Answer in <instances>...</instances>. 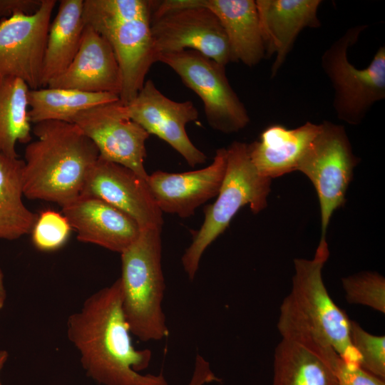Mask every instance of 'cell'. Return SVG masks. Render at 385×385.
Returning a JSON list of instances; mask_svg holds the SVG:
<instances>
[{
    "mask_svg": "<svg viewBox=\"0 0 385 385\" xmlns=\"http://www.w3.org/2000/svg\"><path fill=\"white\" fill-rule=\"evenodd\" d=\"M24 160L0 152V239L14 240L31 232L37 215L24 203Z\"/></svg>",
    "mask_w": 385,
    "mask_h": 385,
    "instance_id": "23",
    "label": "cell"
},
{
    "mask_svg": "<svg viewBox=\"0 0 385 385\" xmlns=\"http://www.w3.org/2000/svg\"><path fill=\"white\" fill-rule=\"evenodd\" d=\"M6 299L4 274L0 267V311L4 308Z\"/></svg>",
    "mask_w": 385,
    "mask_h": 385,
    "instance_id": "33",
    "label": "cell"
},
{
    "mask_svg": "<svg viewBox=\"0 0 385 385\" xmlns=\"http://www.w3.org/2000/svg\"><path fill=\"white\" fill-rule=\"evenodd\" d=\"M150 31L158 56L193 50L225 66L235 62L217 17L192 0L153 1Z\"/></svg>",
    "mask_w": 385,
    "mask_h": 385,
    "instance_id": "7",
    "label": "cell"
},
{
    "mask_svg": "<svg viewBox=\"0 0 385 385\" xmlns=\"http://www.w3.org/2000/svg\"><path fill=\"white\" fill-rule=\"evenodd\" d=\"M109 93H89L74 89L44 87L29 93L31 123L61 121L73 123L83 111L119 100Z\"/></svg>",
    "mask_w": 385,
    "mask_h": 385,
    "instance_id": "24",
    "label": "cell"
},
{
    "mask_svg": "<svg viewBox=\"0 0 385 385\" xmlns=\"http://www.w3.org/2000/svg\"><path fill=\"white\" fill-rule=\"evenodd\" d=\"M66 334L86 375L101 385H169L162 373H140L148 367L152 351L133 344L119 278L91 294L69 315Z\"/></svg>",
    "mask_w": 385,
    "mask_h": 385,
    "instance_id": "1",
    "label": "cell"
},
{
    "mask_svg": "<svg viewBox=\"0 0 385 385\" xmlns=\"http://www.w3.org/2000/svg\"><path fill=\"white\" fill-rule=\"evenodd\" d=\"M46 87L89 93H109L119 96L120 68L108 41L85 24L78 50L67 68Z\"/></svg>",
    "mask_w": 385,
    "mask_h": 385,
    "instance_id": "17",
    "label": "cell"
},
{
    "mask_svg": "<svg viewBox=\"0 0 385 385\" xmlns=\"http://www.w3.org/2000/svg\"><path fill=\"white\" fill-rule=\"evenodd\" d=\"M329 255L326 238H321L312 260H294L292 287L280 306L277 329L284 339L334 351L346 361L359 365L350 338L351 320L332 299L322 279Z\"/></svg>",
    "mask_w": 385,
    "mask_h": 385,
    "instance_id": "2",
    "label": "cell"
},
{
    "mask_svg": "<svg viewBox=\"0 0 385 385\" xmlns=\"http://www.w3.org/2000/svg\"><path fill=\"white\" fill-rule=\"evenodd\" d=\"M332 361L312 345L284 339L274 355L272 385H338Z\"/></svg>",
    "mask_w": 385,
    "mask_h": 385,
    "instance_id": "21",
    "label": "cell"
},
{
    "mask_svg": "<svg viewBox=\"0 0 385 385\" xmlns=\"http://www.w3.org/2000/svg\"><path fill=\"white\" fill-rule=\"evenodd\" d=\"M366 27L349 28L324 52L321 60L334 91L333 107L337 118L351 125L359 124L371 107L385 98V47L378 48L365 68H357L348 58L349 48Z\"/></svg>",
    "mask_w": 385,
    "mask_h": 385,
    "instance_id": "6",
    "label": "cell"
},
{
    "mask_svg": "<svg viewBox=\"0 0 385 385\" xmlns=\"http://www.w3.org/2000/svg\"><path fill=\"white\" fill-rule=\"evenodd\" d=\"M63 215L79 241L123 252L139 237L141 228L125 212L94 196L81 194L62 206Z\"/></svg>",
    "mask_w": 385,
    "mask_h": 385,
    "instance_id": "16",
    "label": "cell"
},
{
    "mask_svg": "<svg viewBox=\"0 0 385 385\" xmlns=\"http://www.w3.org/2000/svg\"><path fill=\"white\" fill-rule=\"evenodd\" d=\"M55 0H42L31 14L0 20V77L23 80L31 90L41 87L44 53Z\"/></svg>",
    "mask_w": 385,
    "mask_h": 385,
    "instance_id": "11",
    "label": "cell"
},
{
    "mask_svg": "<svg viewBox=\"0 0 385 385\" xmlns=\"http://www.w3.org/2000/svg\"><path fill=\"white\" fill-rule=\"evenodd\" d=\"M318 134L311 142L297 170L312 183L319 202L321 238L334 210L345 202V195L359 159L353 153L344 127L329 121L320 123Z\"/></svg>",
    "mask_w": 385,
    "mask_h": 385,
    "instance_id": "8",
    "label": "cell"
},
{
    "mask_svg": "<svg viewBox=\"0 0 385 385\" xmlns=\"http://www.w3.org/2000/svg\"><path fill=\"white\" fill-rule=\"evenodd\" d=\"M71 228L63 215L53 210H45L37 216L31 231L32 242L41 251H55L66 242Z\"/></svg>",
    "mask_w": 385,
    "mask_h": 385,
    "instance_id": "29",
    "label": "cell"
},
{
    "mask_svg": "<svg viewBox=\"0 0 385 385\" xmlns=\"http://www.w3.org/2000/svg\"><path fill=\"white\" fill-rule=\"evenodd\" d=\"M160 232L141 230L120 253L122 308L132 334L144 342L162 340L169 333L162 305L165 284Z\"/></svg>",
    "mask_w": 385,
    "mask_h": 385,
    "instance_id": "4",
    "label": "cell"
},
{
    "mask_svg": "<svg viewBox=\"0 0 385 385\" xmlns=\"http://www.w3.org/2000/svg\"><path fill=\"white\" fill-rule=\"evenodd\" d=\"M226 150V170L217 197L205 207L203 223L193 233L192 241L181 258L183 269L191 280L205 250L224 232L241 207L248 205L257 214L267 205L272 180L257 172L250 158L247 144L234 141Z\"/></svg>",
    "mask_w": 385,
    "mask_h": 385,
    "instance_id": "5",
    "label": "cell"
},
{
    "mask_svg": "<svg viewBox=\"0 0 385 385\" xmlns=\"http://www.w3.org/2000/svg\"><path fill=\"white\" fill-rule=\"evenodd\" d=\"M73 123L94 143L99 157L147 179L144 160L150 134L130 118L126 105L120 99L82 111Z\"/></svg>",
    "mask_w": 385,
    "mask_h": 385,
    "instance_id": "10",
    "label": "cell"
},
{
    "mask_svg": "<svg viewBox=\"0 0 385 385\" xmlns=\"http://www.w3.org/2000/svg\"><path fill=\"white\" fill-rule=\"evenodd\" d=\"M81 194L114 206L133 218L141 230L162 229L163 212L146 180L125 166L98 157L88 173Z\"/></svg>",
    "mask_w": 385,
    "mask_h": 385,
    "instance_id": "13",
    "label": "cell"
},
{
    "mask_svg": "<svg viewBox=\"0 0 385 385\" xmlns=\"http://www.w3.org/2000/svg\"><path fill=\"white\" fill-rule=\"evenodd\" d=\"M320 128V124L309 121L293 129L271 125L262 131L260 140L247 145L251 161L262 176L271 180L297 170Z\"/></svg>",
    "mask_w": 385,
    "mask_h": 385,
    "instance_id": "19",
    "label": "cell"
},
{
    "mask_svg": "<svg viewBox=\"0 0 385 385\" xmlns=\"http://www.w3.org/2000/svg\"><path fill=\"white\" fill-rule=\"evenodd\" d=\"M351 344L359 356V366L371 374L385 379V337L366 332L357 322L350 321Z\"/></svg>",
    "mask_w": 385,
    "mask_h": 385,
    "instance_id": "28",
    "label": "cell"
},
{
    "mask_svg": "<svg viewBox=\"0 0 385 385\" xmlns=\"http://www.w3.org/2000/svg\"><path fill=\"white\" fill-rule=\"evenodd\" d=\"M210 9L219 19L235 61L252 67L265 56V48L254 0H192Z\"/></svg>",
    "mask_w": 385,
    "mask_h": 385,
    "instance_id": "20",
    "label": "cell"
},
{
    "mask_svg": "<svg viewBox=\"0 0 385 385\" xmlns=\"http://www.w3.org/2000/svg\"><path fill=\"white\" fill-rule=\"evenodd\" d=\"M33 133L36 139L24 151V195L62 207L81 194L98 150L74 123L43 121Z\"/></svg>",
    "mask_w": 385,
    "mask_h": 385,
    "instance_id": "3",
    "label": "cell"
},
{
    "mask_svg": "<svg viewBox=\"0 0 385 385\" xmlns=\"http://www.w3.org/2000/svg\"><path fill=\"white\" fill-rule=\"evenodd\" d=\"M42 0H0V20L15 14H31L40 7Z\"/></svg>",
    "mask_w": 385,
    "mask_h": 385,
    "instance_id": "31",
    "label": "cell"
},
{
    "mask_svg": "<svg viewBox=\"0 0 385 385\" xmlns=\"http://www.w3.org/2000/svg\"><path fill=\"white\" fill-rule=\"evenodd\" d=\"M112 47L121 75L120 101L127 105L142 88L152 65L158 61L150 19L106 21L92 26Z\"/></svg>",
    "mask_w": 385,
    "mask_h": 385,
    "instance_id": "15",
    "label": "cell"
},
{
    "mask_svg": "<svg viewBox=\"0 0 385 385\" xmlns=\"http://www.w3.org/2000/svg\"><path fill=\"white\" fill-rule=\"evenodd\" d=\"M9 358V353L6 350H0V374ZM0 385H3L0 379Z\"/></svg>",
    "mask_w": 385,
    "mask_h": 385,
    "instance_id": "34",
    "label": "cell"
},
{
    "mask_svg": "<svg viewBox=\"0 0 385 385\" xmlns=\"http://www.w3.org/2000/svg\"><path fill=\"white\" fill-rule=\"evenodd\" d=\"M153 1L83 0V18L86 25L104 21L150 19Z\"/></svg>",
    "mask_w": 385,
    "mask_h": 385,
    "instance_id": "26",
    "label": "cell"
},
{
    "mask_svg": "<svg viewBox=\"0 0 385 385\" xmlns=\"http://www.w3.org/2000/svg\"><path fill=\"white\" fill-rule=\"evenodd\" d=\"M220 381L211 369L207 360L197 354L195 356L193 371L188 385H206Z\"/></svg>",
    "mask_w": 385,
    "mask_h": 385,
    "instance_id": "32",
    "label": "cell"
},
{
    "mask_svg": "<svg viewBox=\"0 0 385 385\" xmlns=\"http://www.w3.org/2000/svg\"><path fill=\"white\" fill-rule=\"evenodd\" d=\"M83 0H61L51 22L44 53L41 87L62 73L80 46L85 23Z\"/></svg>",
    "mask_w": 385,
    "mask_h": 385,
    "instance_id": "22",
    "label": "cell"
},
{
    "mask_svg": "<svg viewBox=\"0 0 385 385\" xmlns=\"http://www.w3.org/2000/svg\"><path fill=\"white\" fill-rule=\"evenodd\" d=\"M158 61L170 67L200 97L212 128L231 133L249 123L247 111L230 86L225 66L193 50L161 53Z\"/></svg>",
    "mask_w": 385,
    "mask_h": 385,
    "instance_id": "9",
    "label": "cell"
},
{
    "mask_svg": "<svg viewBox=\"0 0 385 385\" xmlns=\"http://www.w3.org/2000/svg\"><path fill=\"white\" fill-rule=\"evenodd\" d=\"M226 165L227 150L222 148L216 150L212 163L202 169L181 173L157 170L148 175L146 182L162 212L188 217L217 195Z\"/></svg>",
    "mask_w": 385,
    "mask_h": 385,
    "instance_id": "14",
    "label": "cell"
},
{
    "mask_svg": "<svg viewBox=\"0 0 385 385\" xmlns=\"http://www.w3.org/2000/svg\"><path fill=\"white\" fill-rule=\"evenodd\" d=\"M265 56L275 55L271 69L274 78L299 34L305 28L321 26L317 16L320 0H257L255 1Z\"/></svg>",
    "mask_w": 385,
    "mask_h": 385,
    "instance_id": "18",
    "label": "cell"
},
{
    "mask_svg": "<svg viewBox=\"0 0 385 385\" xmlns=\"http://www.w3.org/2000/svg\"><path fill=\"white\" fill-rule=\"evenodd\" d=\"M30 88L21 79L0 77V152L18 158L16 145L31 140Z\"/></svg>",
    "mask_w": 385,
    "mask_h": 385,
    "instance_id": "25",
    "label": "cell"
},
{
    "mask_svg": "<svg viewBox=\"0 0 385 385\" xmlns=\"http://www.w3.org/2000/svg\"><path fill=\"white\" fill-rule=\"evenodd\" d=\"M338 385H385L384 380L371 374L359 364L340 358L334 367Z\"/></svg>",
    "mask_w": 385,
    "mask_h": 385,
    "instance_id": "30",
    "label": "cell"
},
{
    "mask_svg": "<svg viewBox=\"0 0 385 385\" xmlns=\"http://www.w3.org/2000/svg\"><path fill=\"white\" fill-rule=\"evenodd\" d=\"M126 107L133 120L150 135L168 143L190 166L206 162V155L195 146L185 130L186 125L199 115L192 101L177 102L168 98L149 79Z\"/></svg>",
    "mask_w": 385,
    "mask_h": 385,
    "instance_id": "12",
    "label": "cell"
},
{
    "mask_svg": "<svg viewBox=\"0 0 385 385\" xmlns=\"http://www.w3.org/2000/svg\"><path fill=\"white\" fill-rule=\"evenodd\" d=\"M342 282L347 302L385 313V279L381 274L365 272L343 277Z\"/></svg>",
    "mask_w": 385,
    "mask_h": 385,
    "instance_id": "27",
    "label": "cell"
}]
</instances>
